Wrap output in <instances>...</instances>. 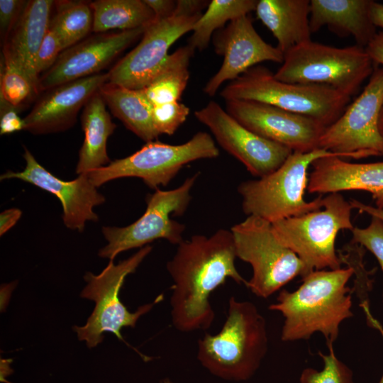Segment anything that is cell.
<instances>
[{
	"label": "cell",
	"mask_w": 383,
	"mask_h": 383,
	"mask_svg": "<svg viewBox=\"0 0 383 383\" xmlns=\"http://www.w3.org/2000/svg\"><path fill=\"white\" fill-rule=\"evenodd\" d=\"M189 114V107L179 101L152 106V122L159 135H173Z\"/></svg>",
	"instance_id": "32"
},
{
	"label": "cell",
	"mask_w": 383,
	"mask_h": 383,
	"mask_svg": "<svg viewBox=\"0 0 383 383\" xmlns=\"http://www.w3.org/2000/svg\"><path fill=\"white\" fill-rule=\"evenodd\" d=\"M54 6L49 28L57 36L63 50L83 40L92 30L90 1H55Z\"/></svg>",
	"instance_id": "29"
},
{
	"label": "cell",
	"mask_w": 383,
	"mask_h": 383,
	"mask_svg": "<svg viewBox=\"0 0 383 383\" xmlns=\"http://www.w3.org/2000/svg\"><path fill=\"white\" fill-rule=\"evenodd\" d=\"M27 1H0V33L3 41L18 21Z\"/></svg>",
	"instance_id": "35"
},
{
	"label": "cell",
	"mask_w": 383,
	"mask_h": 383,
	"mask_svg": "<svg viewBox=\"0 0 383 383\" xmlns=\"http://www.w3.org/2000/svg\"><path fill=\"white\" fill-rule=\"evenodd\" d=\"M93 12L92 31L128 30L147 27L155 19L144 0H96L90 1Z\"/></svg>",
	"instance_id": "26"
},
{
	"label": "cell",
	"mask_w": 383,
	"mask_h": 383,
	"mask_svg": "<svg viewBox=\"0 0 383 383\" xmlns=\"http://www.w3.org/2000/svg\"><path fill=\"white\" fill-rule=\"evenodd\" d=\"M350 203L353 209H357L360 213H365L372 217H377L383 221V209L364 204L356 199H351Z\"/></svg>",
	"instance_id": "40"
},
{
	"label": "cell",
	"mask_w": 383,
	"mask_h": 383,
	"mask_svg": "<svg viewBox=\"0 0 383 383\" xmlns=\"http://www.w3.org/2000/svg\"><path fill=\"white\" fill-rule=\"evenodd\" d=\"M213 42L216 52L223 56V60L204 88V91L211 96L225 82L235 79L262 62L284 61L283 52L260 37L248 15L231 21L217 30Z\"/></svg>",
	"instance_id": "17"
},
{
	"label": "cell",
	"mask_w": 383,
	"mask_h": 383,
	"mask_svg": "<svg viewBox=\"0 0 383 383\" xmlns=\"http://www.w3.org/2000/svg\"><path fill=\"white\" fill-rule=\"evenodd\" d=\"M329 353H318L323 360L321 370L305 368L299 377L300 383H354L351 369L336 356L333 345H328Z\"/></svg>",
	"instance_id": "31"
},
{
	"label": "cell",
	"mask_w": 383,
	"mask_h": 383,
	"mask_svg": "<svg viewBox=\"0 0 383 383\" xmlns=\"http://www.w3.org/2000/svg\"><path fill=\"white\" fill-rule=\"evenodd\" d=\"M383 106V67H375L361 94L322 133L318 148L343 158L383 156L379 118Z\"/></svg>",
	"instance_id": "12"
},
{
	"label": "cell",
	"mask_w": 383,
	"mask_h": 383,
	"mask_svg": "<svg viewBox=\"0 0 383 383\" xmlns=\"http://www.w3.org/2000/svg\"><path fill=\"white\" fill-rule=\"evenodd\" d=\"M23 157L26 166L23 171H8L1 175L0 179H18L56 196L62 206L64 224L69 229L82 232L86 222L98 221L94 208L104 204L106 199L97 191L87 174L65 181L40 165L26 148Z\"/></svg>",
	"instance_id": "18"
},
{
	"label": "cell",
	"mask_w": 383,
	"mask_h": 383,
	"mask_svg": "<svg viewBox=\"0 0 383 383\" xmlns=\"http://www.w3.org/2000/svg\"><path fill=\"white\" fill-rule=\"evenodd\" d=\"M374 70L365 48H336L310 40L284 54L274 77L288 83L328 87L351 96Z\"/></svg>",
	"instance_id": "6"
},
{
	"label": "cell",
	"mask_w": 383,
	"mask_h": 383,
	"mask_svg": "<svg viewBox=\"0 0 383 383\" xmlns=\"http://www.w3.org/2000/svg\"><path fill=\"white\" fill-rule=\"evenodd\" d=\"M22 212L19 209H6L0 214V235L11 229L20 219Z\"/></svg>",
	"instance_id": "39"
},
{
	"label": "cell",
	"mask_w": 383,
	"mask_h": 383,
	"mask_svg": "<svg viewBox=\"0 0 383 383\" xmlns=\"http://www.w3.org/2000/svg\"><path fill=\"white\" fill-rule=\"evenodd\" d=\"M226 101L227 112L243 126L293 152L318 149L326 128L314 118L267 104L247 100Z\"/></svg>",
	"instance_id": "15"
},
{
	"label": "cell",
	"mask_w": 383,
	"mask_h": 383,
	"mask_svg": "<svg viewBox=\"0 0 383 383\" xmlns=\"http://www.w3.org/2000/svg\"><path fill=\"white\" fill-rule=\"evenodd\" d=\"M23 129V119L20 118L16 111L9 109L1 113V135L11 134Z\"/></svg>",
	"instance_id": "36"
},
{
	"label": "cell",
	"mask_w": 383,
	"mask_h": 383,
	"mask_svg": "<svg viewBox=\"0 0 383 383\" xmlns=\"http://www.w3.org/2000/svg\"><path fill=\"white\" fill-rule=\"evenodd\" d=\"M360 306L362 308L363 311L365 314L368 324L372 328L379 331L383 339V326L379 323V321L377 320L372 314L371 311L370 309L368 301L367 300L362 301ZM380 379H383V374Z\"/></svg>",
	"instance_id": "42"
},
{
	"label": "cell",
	"mask_w": 383,
	"mask_h": 383,
	"mask_svg": "<svg viewBox=\"0 0 383 383\" xmlns=\"http://www.w3.org/2000/svg\"><path fill=\"white\" fill-rule=\"evenodd\" d=\"M311 167L309 194L365 191L371 194L377 208L383 209V161L353 163L328 156L316 160Z\"/></svg>",
	"instance_id": "20"
},
{
	"label": "cell",
	"mask_w": 383,
	"mask_h": 383,
	"mask_svg": "<svg viewBox=\"0 0 383 383\" xmlns=\"http://www.w3.org/2000/svg\"><path fill=\"white\" fill-rule=\"evenodd\" d=\"M145 28L97 33L64 50L53 66L40 76L39 91L99 74L121 52L142 37Z\"/></svg>",
	"instance_id": "16"
},
{
	"label": "cell",
	"mask_w": 383,
	"mask_h": 383,
	"mask_svg": "<svg viewBox=\"0 0 383 383\" xmlns=\"http://www.w3.org/2000/svg\"><path fill=\"white\" fill-rule=\"evenodd\" d=\"M106 105L128 129L146 143L159 134L152 122V105L143 89H133L106 82L99 89Z\"/></svg>",
	"instance_id": "25"
},
{
	"label": "cell",
	"mask_w": 383,
	"mask_h": 383,
	"mask_svg": "<svg viewBox=\"0 0 383 383\" xmlns=\"http://www.w3.org/2000/svg\"><path fill=\"white\" fill-rule=\"evenodd\" d=\"M268 350L267 323L256 306L234 296L219 332L198 340L197 359L211 374L243 382L256 373Z\"/></svg>",
	"instance_id": "3"
},
{
	"label": "cell",
	"mask_w": 383,
	"mask_h": 383,
	"mask_svg": "<svg viewBox=\"0 0 383 383\" xmlns=\"http://www.w3.org/2000/svg\"><path fill=\"white\" fill-rule=\"evenodd\" d=\"M198 175L196 173L187 178L175 189H156L147 197L144 213L133 223L125 227H103L102 233L108 244L99 251V255L113 260L121 252L141 248L157 239L179 245L184 240L185 226L170 216H181L186 211Z\"/></svg>",
	"instance_id": "11"
},
{
	"label": "cell",
	"mask_w": 383,
	"mask_h": 383,
	"mask_svg": "<svg viewBox=\"0 0 383 383\" xmlns=\"http://www.w3.org/2000/svg\"><path fill=\"white\" fill-rule=\"evenodd\" d=\"M194 52L187 45L169 55L154 79L143 89L152 106L179 101L189 81V65Z\"/></svg>",
	"instance_id": "27"
},
{
	"label": "cell",
	"mask_w": 383,
	"mask_h": 383,
	"mask_svg": "<svg viewBox=\"0 0 383 383\" xmlns=\"http://www.w3.org/2000/svg\"><path fill=\"white\" fill-rule=\"evenodd\" d=\"M151 250L152 247L148 245L117 265H114L113 260H109L99 274L88 272L84 275L87 285L81 296L94 301L95 307L86 324L74 326V331L78 339L85 341L88 348H94L101 343L105 332H111L125 342L121 330L124 327L135 328L138 320L162 301V295H160L153 302L131 312L118 297L126 277L135 272Z\"/></svg>",
	"instance_id": "8"
},
{
	"label": "cell",
	"mask_w": 383,
	"mask_h": 383,
	"mask_svg": "<svg viewBox=\"0 0 383 383\" xmlns=\"http://www.w3.org/2000/svg\"><path fill=\"white\" fill-rule=\"evenodd\" d=\"M108 81L109 72L99 73L45 91L23 118V130L40 135L71 128L81 109Z\"/></svg>",
	"instance_id": "19"
},
{
	"label": "cell",
	"mask_w": 383,
	"mask_h": 383,
	"mask_svg": "<svg viewBox=\"0 0 383 383\" xmlns=\"http://www.w3.org/2000/svg\"><path fill=\"white\" fill-rule=\"evenodd\" d=\"M201 14L188 13L176 6L171 16L155 19L146 27L140 43L109 72L108 82L133 89H144L162 67L172 45L192 30Z\"/></svg>",
	"instance_id": "13"
},
{
	"label": "cell",
	"mask_w": 383,
	"mask_h": 383,
	"mask_svg": "<svg viewBox=\"0 0 383 383\" xmlns=\"http://www.w3.org/2000/svg\"><path fill=\"white\" fill-rule=\"evenodd\" d=\"M328 156L343 158L320 148L307 152H292L272 173L243 182L238 192L242 197L243 212L273 223L321 209V195L311 201H306L304 196L308 186L309 167L316 160Z\"/></svg>",
	"instance_id": "5"
},
{
	"label": "cell",
	"mask_w": 383,
	"mask_h": 383,
	"mask_svg": "<svg viewBox=\"0 0 383 383\" xmlns=\"http://www.w3.org/2000/svg\"><path fill=\"white\" fill-rule=\"evenodd\" d=\"M84 140L79 152L76 173L89 172L109 165L107 140L116 128L106 109V104L99 93L96 92L83 108L81 116Z\"/></svg>",
	"instance_id": "24"
},
{
	"label": "cell",
	"mask_w": 383,
	"mask_h": 383,
	"mask_svg": "<svg viewBox=\"0 0 383 383\" xmlns=\"http://www.w3.org/2000/svg\"><path fill=\"white\" fill-rule=\"evenodd\" d=\"M353 274L350 266L313 270L302 277L295 291L282 290L277 303L269 306L284 318L281 340H307L318 332L327 345H333L342 322L353 316L351 289L347 285Z\"/></svg>",
	"instance_id": "2"
},
{
	"label": "cell",
	"mask_w": 383,
	"mask_h": 383,
	"mask_svg": "<svg viewBox=\"0 0 383 383\" xmlns=\"http://www.w3.org/2000/svg\"><path fill=\"white\" fill-rule=\"evenodd\" d=\"M379 130L380 134L383 137V106L382 108V110H381L380 114H379Z\"/></svg>",
	"instance_id": "43"
},
{
	"label": "cell",
	"mask_w": 383,
	"mask_h": 383,
	"mask_svg": "<svg viewBox=\"0 0 383 383\" xmlns=\"http://www.w3.org/2000/svg\"><path fill=\"white\" fill-rule=\"evenodd\" d=\"M351 242L370 250L377 260L383 272V221L372 217L366 228L353 227Z\"/></svg>",
	"instance_id": "33"
},
{
	"label": "cell",
	"mask_w": 383,
	"mask_h": 383,
	"mask_svg": "<svg viewBox=\"0 0 383 383\" xmlns=\"http://www.w3.org/2000/svg\"><path fill=\"white\" fill-rule=\"evenodd\" d=\"M371 0H311L309 26L311 33L326 26L341 37L351 35L365 48L377 33L370 16Z\"/></svg>",
	"instance_id": "22"
},
{
	"label": "cell",
	"mask_w": 383,
	"mask_h": 383,
	"mask_svg": "<svg viewBox=\"0 0 383 383\" xmlns=\"http://www.w3.org/2000/svg\"><path fill=\"white\" fill-rule=\"evenodd\" d=\"M378 383H383V379H380Z\"/></svg>",
	"instance_id": "45"
},
{
	"label": "cell",
	"mask_w": 383,
	"mask_h": 383,
	"mask_svg": "<svg viewBox=\"0 0 383 383\" xmlns=\"http://www.w3.org/2000/svg\"><path fill=\"white\" fill-rule=\"evenodd\" d=\"M257 3L256 0L211 1L206 11L194 24L187 45L194 51L204 50L216 30L223 28L228 21L255 11Z\"/></svg>",
	"instance_id": "28"
},
{
	"label": "cell",
	"mask_w": 383,
	"mask_h": 383,
	"mask_svg": "<svg viewBox=\"0 0 383 383\" xmlns=\"http://www.w3.org/2000/svg\"><path fill=\"white\" fill-rule=\"evenodd\" d=\"M323 208L272 223L277 239L304 262L309 273L341 267L335 238L340 230L354 227L353 207L339 192L323 197Z\"/></svg>",
	"instance_id": "7"
},
{
	"label": "cell",
	"mask_w": 383,
	"mask_h": 383,
	"mask_svg": "<svg viewBox=\"0 0 383 383\" xmlns=\"http://www.w3.org/2000/svg\"><path fill=\"white\" fill-rule=\"evenodd\" d=\"M194 116L209 128L220 146L254 177L260 178L272 173L293 152L251 131L214 101L196 111Z\"/></svg>",
	"instance_id": "14"
},
{
	"label": "cell",
	"mask_w": 383,
	"mask_h": 383,
	"mask_svg": "<svg viewBox=\"0 0 383 383\" xmlns=\"http://www.w3.org/2000/svg\"><path fill=\"white\" fill-rule=\"evenodd\" d=\"M219 150L210 134L198 132L184 143L170 145L153 140L124 158L87 172L99 187L123 177H138L150 188L166 186L187 164L201 159L216 158Z\"/></svg>",
	"instance_id": "10"
},
{
	"label": "cell",
	"mask_w": 383,
	"mask_h": 383,
	"mask_svg": "<svg viewBox=\"0 0 383 383\" xmlns=\"http://www.w3.org/2000/svg\"><path fill=\"white\" fill-rule=\"evenodd\" d=\"M236 257L232 233L225 229L210 236L194 235L177 245L167 263L173 281L171 318L177 331L189 333L211 327L215 313L210 296L227 279L247 286L235 267Z\"/></svg>",
	"instance_id": "1"
},
{
	"label": "cell",
	"mask_w": 383,
	"mask_h": 383,
	"mask_svg": "<svg viewBox=\"0 0 383 383\" xmlns=\"http://www.w3.org/2000/svg\"><path fill=\"white\" fill-rule=\"evenodd\" d=\"M39 93L38 86L23 70L2 59L0 74L1 113L9 109H20Z\"/></svg>",
	"instance_id": "30"
},
{
	"label": "cell",
	"mask_w": 383,
	"mask_h": 383,
	"mask_svg": "<svg viewBox=\"0 0 383 383\" xmlns=\"http://www.w3.org/2000/svg\"><path fill=\"white\" fill-rule=\"evenodd\" d=\"M365 50L374 63L383 67V31L376 34Z\"/></svg>",
	"instance_id": "38"
},
{
	"label": "cell",
	"mask_w": 383,
	"mask_h": 383,
	"mask_svg": "<svg viewBox=\"0 0 383 383\" xmlns=\"http://www.w3.org/2000/svg\"><path fill=\"white\" fill-rule=\"evenodd\" d=\"M155 14V20L171 16L175 11L177 1L172 0H144Z\"/></svg>",
	"instance_id": "37"
},
{
	"label": "cell",
	"mask_w": 383,
	"mask_h": 383,
	"mask_svg": "<svg viewBox=\"0 0 383 383\" xmlns=\"http://www.w3.org/2000/svg\"><path fill=\"white\" fill-rule=\"evenodd\" d=\"M370 16L375 27L383 28V4L372 1L370 8Z\"/></svg>",
	"instance_id": "41"
},
{
	"label": "cell",
	"mask_w": 383,
	"mask_h": 383,
	"mask_svg": "<svg viewBox=\"0 0 383 383\" xmlns=\"http://www.w3.org/2000/svg\"><path fill=\"white\" fill-rule=\"evenodd\" d=\"M255 12L277 40L284 55L311 40L309 0H259Z\"/></svg>",
	"instance_id": "23"
},
{
	"label": "cell",
	"mask_w": 383,
	"mask_h": 383,
	"mask_svg": "<svg viewBox=\"0 0 383 383\" xmlns=\"http://www.w3.org/2000/svg\"><path fill=\"white\" fill-rule=\"evenodd\" d=\"M54 4L52 0L27 1L18 21L3 40L2 59L23 70L38 87L36 56L49 28Z\"/></svg>",
	"instance_id": "21"
},
{
	"label": "cell",
	"mask_w": 383,
	"mask_h": 383,
	"mask_svg": "<svg viewBox=\"0 0 383 383\" xmlns=\"http://www.w3.org/2000/svg\"><path fill=\"white\" fill-rule=\"evenodd\" d=\"M231 231L236 257L252 267L246 287L255 296L268 298L296 277L309 273L304 262L277 239L270 221L248 216Z\"/></svg>",
	"instance_id": "9"
},
{
	"label": "cell",
	"mask_w": 383,
	"mask_h": 383,
	"mask_svg": "<svg viewBox=\"0 0 383 383\" xmlns=\"http://www.w3.org/2000/svg\"><path fill=\"white\" fill-rule=\"evenodd\" d=\"M160 383H173L172 380L169 378H165L160 381Z\"/></svg>",
	"instance_id": "44"
},
{
	"label": "cell",
	"mask_w": 383,
	"mask_h": 383,
	"mask_svg": "<svg viewBox=\"0 0 383 383\" xmlns=\"http://www.w3.org/2000/svg\"><path fill=\"white\" fill-rule=\"evenodd\" d=\"M62 51L57 36L48 28L36 56L35 69L39 77L53 66Z\"/></svg>",
	"instance_id": "34"
},
{
	"label": "cell",
	"mask_w": 383,
	"mask_h": 383,
	"mask_svg": "<svg viewBox=\"0 0 383 383\" xmlns=\"http://www.w3.org/2000/svg\"><path fill=\"white\" fill-rule=\"evenodd\" d=\"M226 101L247 100L272 105L316 119L326 127L343 113L351 96L333 88L282 82L256 65L231 81L220 92Z\"/></svg>",
	"instance_id": "4"
}]
</instances>
